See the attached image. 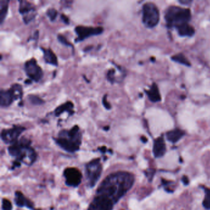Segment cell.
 I'll list each match as a JSON object with an SVG mask.
<instances>
[{
    "label": "cell",
    "mask_w": 210,
    "mask_h": 210,
    "mask_svg": "<svg viewBox=\"0 0 210 210\" xmlns=\"http://www.w3.org/2000/svg\"><path fill=\"white\" fill-rule=\"evenodd\" d=\"M22 96V86L18 83L12 84L10 88L7 90L1 89L0 91V105L3 108L8 107L14 101L21 100Z\"/></svg>",
    "instance_id": "obj_7"
},
{
    "label": "cell",
    "mask_w": 210,
    "mask_h": 210,
    "mask_svg": "<svg viewBox=\"0 0 210 210\" xmlns=\"http://www.w3.org/2000/svg\"><path fill=\"white\" fill-rule=\"evenodd\" d=\"M60 19H61V20H62V22H63L64 23H65V24H67V25H68V24L70 23V20H69L68 17L67 15H65V14H62L61 15H60Z\"/></svg>",
    "instance_id": "obj_30"
},
{
    "label": "cell",
    "mask_w": 210,
    "mask_h": 210,
    "mask_svg": "<svg viewBox=\"0 0 210 210\" xmlns=\"http://www.w3.org/2000/svg\"><path fill=\"white\" fill-rule=\"evenodd\" d=\"M10 156L14 158V162L23 163L27 167L33 165L37 160L38 154L31 146V141L22 137L7 148Z\"/></svg>",
    "instance_id": "obj_2"
},
{
    "label": "cell",
    "mask_w": 210,
    "mask_h": 210,
    "mask_svg": "<svg viewBox=\"0 0 210 210\" xmlns=\"http://www.w3.org/2000/svg\"><path fill=\"white\" fill-rule=\"evenodd\" d=\"M176 29L178 31V35L182 37H184V36L191 37L194 36L196 33L194 28L191 25H189V23L181 25L177 27Z\"/></svg>",
    "instance_id": "obj_20"
},
{
    "label": "cell",
    "mask_w": 210,
    "mask_h": 210,
    "mask_svg": "<svg viewBox=\"0 0 210 210\" xmlns=\"http://www.w3.org/2000/svg\"><path fill=\"white\" fill-rule=\"evenodd\" d=\"M201 187L205 192V197L202 205L206 210H210V189L205 186H202Z\"/></svg>",
    "instance_id": "obj_24"
},
{
    "label": "cell",
    "mask_w": 210,
    "mask_h": 210,
    "mask_svg": "<svg viewBox=\"0 0 210 210\" xmlns=\"http://www.w3.org/2000/svg\"><path fill=\"white\" fill-rule=\"evenodd\" d=\"M185 134L186 133L183 130L179 128H175L166 133V138L169 142L175 144L179 141Z\"/></svg>",
    "instance_id": "obj_18"
},
{
    "label": "cell",
    "mask_w": 210,
    "mask_h": 210,
    "mask_svg": "<svg viewBox=\"0 0 210 210\" xmlns=\"http://www.w3.org/2000/svg\"><path fill=\"white\" fill-rule=\"evenodd\" d=\"M19 2V12L22 16L23 22L27 25L35 19L36 15V7L33 4L25 0H20Z\"/></svg>",
    "instance_id": "obj_12"
},
{
    "label": "cell",
    "mask_w": 210,
    "mask_h": 210,
    "mask_svg": "<svg viewBox=\"0 0 210 210\" xmlns=\"http://www.w3.org/2000/svg\"><path fill=\"white\" fill-rule=\"evenodd\" d=\"M93 48V46H92V45H89V46H87L86 47H85L83 49V51H84L85 52H88V51H90Z\"/></svg>",
    "instance_id": "obj_34"
},
{
    "label": "cell",
    "mask_w": 210,
    "mask_h": 210,
    "mask_svg": "<svg viewBox=\"0 0 210 210\" xmlns=\"http://www.w3.org/2000/svg\"><path fill=\"white\" fill-rule=\"evenodd\" d=\"M105 131H108L109 130V126H105V127H104V128H103Z\"/></svg>",
    "instance_id": "obj_36"
},
{
    "label": "cell",
    "mask_w": 210,
    "mask_h": 210,
    "mask_svg": "<svg viewBox=\"0 0 210 210\" xmlns=\"http://www.w3.org/2000/svg\"><path fill=\"white\" fill-rule=\"evenodd\" d=\"M57 38L58 41H59L61 44H62L63 45H65V46H68V47H72V48L73 47V44H72L71 43H70V42L67 40V39L64 35H62V34H58L57 36Z\"/></svg>",
    "instance_id": "obj_27"
},
{
    "label": "cell",
    "mask_w": 210,
    "mask_h": 210,
    "mask_svg": "<svg viewBox=\"0 0 210 210\" xmlns=\"http://www.w3.org/2000/svg\"><path fill=\"white\" fill-rule=\"evenodd\" d=\"M191 19V10L188 8L171 6L165 10V19L169 28H176L181 25L189 23Z\"/></svg>",
    "instance_id": "obj_4"
},
{
    "label": "cell",
    "mask_w": 210,
    "mask_h": 210,
    "mask_svg": "<svg viewBox=\"0 0 210 210\" xmlns=\"http://www.w3.org/2000/svg\"><path fill=\"white\" fill-rule=\"evenodd\" d=\"M25 83L26 84H31V80H30V79H28V80H27L25 81Z\"/></svg>",
    "instance_id": "obj_35"
},
{
    "label": "cell",
    "mask_w": 210,
    "mask_h": 210,
    "mask_svg": "<svg viewBox=\"0 0 210 210\" xmlns=\"http://www.w3.org/2000/svg\"><path fill=\"white\" fill-rule=\"evenodd\" d=\"M182 181H183V184H184V185H186V186L188 185L189 183V179L188 177L186 176H184L182 178Z\"/></svg>",
    "instance_id": "obj_31"
},
{
    "label": "cell",
    "mask_w": 210,
    "mask_h": 210,
    "mask_svg": "<svg viewBox=\"0 0 210 210\" xmlns=\"http://www.w3.org/2000/svg\"><path fill=\"white\" fill-rule=\"evenodd\" d=\"M171 59L178 64H180L181 65H186L187 67H191V63L190 61L187 59V58L183 54V53H179L176 55L173 56L171 57Z\"/></svg>",
    "instance_id": "obj_22"
},
{
    "label": "cell",
    "mask_w": 210,
    "mask_h": 210,
    "mask_svg": "<svg viewBox=\"0 0 210 210\" xmlns=\"http://www.w3.org/2000/svg\"><path fill=\"white\" fill-rule=\"evenodd\" d=\"M27 99L28 101L34 105H41L44 104V101L39 96L35 94H29L27 96Z\"/></svg>",
    "instance_id": "obj_23"
},
{
    "label": "cell",
    "mask_w": 210,
    "mask_h": 210,
    "mask_svg": "<svg viewBox=\"0 0 210 210\" xmlns=\"http://www.w3.org/2000/svg\"><path fill=\"white\" fill-rule=\"evenodd\" d=\"M26 130V128L20 125H13L9 129H3L1 132V139L6 144L12 145L16 142L20 135Z\"/></svg>",
    "instance_id": "obj_8"
},
{
    "label": "cell",
    "mask_w": 210,
    "mask_h": 210,
    "mask_svg": "<svg viewBox=\"0 0 210 210\" xmlns=\"http://www.w3.org/2000/svg\"><path fill=\"white\" fill-rule=\"evenodd\" d=\"M82 139L83 134L78 125L73 126L70 130H62L56 138H53L55 143L61 149L70 154L80 150Z\"/></svg>",
    "instance_id": "obj_3"
},
{
    "label": "cell",
    "mask_w": 210,
    "mask_h": 210,
    "mask_svg": "<svg viewBox=\"0 0 210 210\" xmlns=\"http://www.w3.org/2000/svg\"><path fill=\"white\" fill-rule=\"evenodd\" d=\"M167 152V147L164 138L160 136L156 138L153 144V154L155 158L159 159L163 157Z\"/></svg>",
    "instance_id": "obj_15"
},
{
    "label": "cell",
    "mask_w": 210,
    "mask_h": 210,
    "mask_svg": "<svg viewBox=\"0 0 210 210\" xmlns=\"http://www.w3.org/2000/svg\"><path fill=\"white\" fill-rule=\"evenodd\" d=\"M66 186L72 187H77L81 183L83 175L81 172L76 168L68 167L63 172Z\"/></svg>",
    "instance_id": "obj_11"
},
{
    "label": "cell",
    "mask_w": 210,
    "mask_h": 210,
    "mask_svg": "<svg viewBox=\"0 0 210 210\" xmlns=\"http://www.w3.org/2000/svg\"><path fill=\"white\" fill-rule=\"evenodd\" d=\"M134 175L128 171H118L109 175L100 184L96 192L116 205L132 189Z\"/></svg>",
    "instance_id": "obj_1"
},
{
    "label": "cell",
    "mask_w": 210,
    "mask_h": 210,
    "mask_svg": "<svg viewBox=\"0 0 210 210\" xmlns=\"http://www.w3.org/2000/svg\"><path fill=\"white\" fill-rule=\"evenodd\" d=\"M12 208H13L12 205L10 201L4 198L2 199V205H1L2 210H12Z\"/></svg>",
    "instance_id": "obj_28"
},
{
    "label": "cell",
    "mask_w": 210,
    "mask_h": 210,
    "mask_svg": "<svg viewBox=\"0 0 210 210\" xmlns=\"http://www.w3.org/2000/svg\"><path fill=\"white\" fill-rule=\"evenodd\" d=\"M179 3L182 4H185V5H188L189 4H191L192 1H189V0H180L179 1Z\"/></svg>",
    "instance_id": "obj_33"
},
{
    "label": "cell",
    "mask_w": 210,
    "mask_h": 210,
    "mask_svg": "<svg viewBox=\"0 0 210 210\" xmlns=\"http://www.w3.org/2000/svg\"><path fill=\"white\" fill-rule=\"evenodd\" d=\"M43 54V59L44 62L46 64L52 65L54 66H58V60L57 57L55 53L52 51L50 48H44L41 47Z\"/></svg>",
    "instance_id": "obj_19"
},
{
    "label": "cell",
    "mask_w": 210,
    "mask_h": 210,
    "mask_svg": "<svg viewBox=\"0 0 210 210\" xmlns=\"http://www.w3.org/2000/svg\"><path fill=\"white\" fill-rule=\"evenodd\" d=\"M103 170L101 160L94 159L85 165V177L88 188H93L100 179Z\"/></svg>",
    "instance_id": "obj_5"
},
{
    "label": "cell",
    "mask_w": 210,
    "mask_h": 210,
    "mask_svg": "<svg viewBox=\"0 0 210 210\" xmlns=\"http://www.w3.org/2000/svg\"><path fill=\"white\" fill-rule=\"evenodd\" d=\"M14 202L18 207H25L30 210H41L36 208L33 202L26 197L23 194L19 191H17L14 193Z\"/></svg>",
    "instance_id": "obj_14"
},
{
    "label": "cell",
    "mask_w": 210,
    "mask_h": 210,
    "mask_svg": "<svg viewBox=\"0 0 210 210\" xmlns=\"http://www.w3.org/2000/svg\"><path fill=\"white\" fill-rule=\"evenodd\" d=\"M107 80L112 84H113L116 82V77H115V68L109 69L106 74Z\"/></svg>",
    "instance_id": "obj_26"
},
{
    "label": "cell",
    "mask_w": 210,
    "mask_h": 210,
    "mask_svg": "<svg viewBox=\"0 0 210 210\" xmlns=\"http://www.w3.org/2000/svg\"><path fill=\"white\" fill-rule=\"evenodd\" d=\"M142 20L148 28L155 27L160 21V12L157 6L153 2H146L142 6Z\"/></svg>",
    "instance_id": "obj_6"
},
{
    "label": "cell",
    "mask_w": 210,
    "mask_h": 210,
    "mask_svg": "<svg viewBox=\"0 0 210 210\" xmlns=\"http://www.w3.org/2000/svg\"><path fill=\"white\" fill-rule=\"evenodd\" d=\"M104 28L102 27H88L83 25H78L75 28V32L77 36L75 38V43L81 42L86 38L99 35L102 33Z\"/></svg>",
    "instance_id": "obj_10"
},
{
    "label": "cell",
    "mask_w": 210,
    "mask_h": 210,
    "mask_svg": "<svg viewBox=\"0 0 210 210\" xmlns=\"http://www.w3.org/2000/svg\"><path fill=\"white\" fill-rule=\"evenodd\" d=\"M24 71L29 79L36 83L41 81L43 77V70L38 65L35 58H31L25 62Z\"/></svg>",
    "instance_id": "obj_9"
},
{
    "label": "cell",
    "mask_w": 210,
    "mask_h": 210,
    "mask_svg": "<svg viewBox=\"0 0 210 210\" xmlns=\"http://www.w3.org/2000/svg\"><path fill=\"white\" fill-rule=\"evenodd\" d=\"M73 108V103L72 101H67L57 107L54 110V115L56 117H59L62 113L64 112H67L69 116L73 115L75 113Z\"/></svg>",
    "instance_id": "obj_16"
},
{
    "label": "cell",
    "mask_w": 210,
    "mask_h": 210,
    "mask_svg": "<svg viewBox=\"0 0 210 210\" xmlns=\"http://www.w3.org/2000/svg\"><path fill=\"white\" fill-rule=\"evenodd\" d=\"M58 15L57 10L54 8H49L46 10V15L51 22H54Z\"/></svg>",
    "instance_id": "obj_25"
},
{
    "label": "cell",
    "mask_w": 210,
    "mask_h": 210,
    "mask_svg": "<svg viewBox=\"0 0 210 210\" xmlns=\"http://www.w3.org/2000/svg\"><path fill=\"white\" fill-rule=\"evenodd\" d=\"M144 91L152 102L156 103L162 101V97L157 83H154L149 89L145 90Z\"/></svg>",
    "instance_id": "obj_17"
},
{
    "label": "cell",
    "mask_w": 210,
    "mask_h": 210,
    "mask_svg": "<svg viewBox=\"0 0 210 210\" xmlns=\"http://www.w3.org/2000/svg\"><path fill=\"white\" fill-rule=\"evenodd\" d=\"M98 150L102 153V154H105L107 152H109L107 148L105 146H102L98 148Z\"/></svg>",
    "instance_id": "obj_32"
},
{
    "label": "cell",
    "mask_w": 210,
    "mask_h": 210,
    "mask_svg": "<svg viewBox=\"0 0 210 210\" xmlns=\"http://www.w3.org/2000/svg\"><path fill=\"white\" fill-rule=\"evenodd\" d=\"M115 204L102 196L96 195L87 210H113Z\"/></svg>",
    "instance_id": "obj_13"
},
{
    "label": "cell",
    "mask_w": 210,
    "mask_h": 210,
    "mask_svg": "<svg viewBox=\"0 0 210 210\" xmlns=\"http://www.w3.org/2000/svg\"><path fill=\"white\" fill-rule=\"evenodd\" d=\"M107 94H105L103 97H102V104L104 105V107L107 109V110H110L111 108H112V106L110 105V104L107 101Z\"/></svg>",
    "instance_id": "obj_29"
},
{
    "label": "cell",
    "mask_w": 210,
    "mask_h": 210,
    "mask_svg": "<svg viewBox=\"0 0 210 210\" xmlns=\"http://www.w3.org/2000/svg\"><path fill=\"white\" fill-rule=\"evenodd\" d=\"M9 0H1L0 1V24L2 25L7 15L8 7H9Z\"/></svg>",
    "instance_id": "obj_21"
}]
</instances>
